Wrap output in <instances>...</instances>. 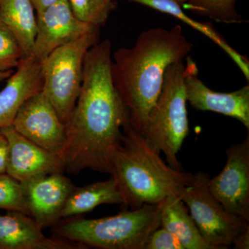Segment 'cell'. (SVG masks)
Wrapping results in <instances>:
<instances>
[{
  "instance_id": "6da1fadb",
  "label": "cell",
  "mask_w": 249,
  "mask_h": 249,
  "mask_svg": "<svg viewBox=\"0 0 249 249\" xmlns=\"http://www.w3.org/2000/svg\"><path fill=\"white\" fill-rule=\"evenodd\" d=\"M111 45L106 39L88 50L79 96L66 124L65 171L86 169L111 175L109 155L122 142L127 112L111 76Z\"/></svg>"
},
{
  "instance_id": "7a4b0ae2",
  "label": "cell",
  "mask_w": 249,
  "mask_h": 249,
  "mask_svg": "<svg viewBox=\"0 0 249 249\" xmlns=\"http://www.w3.org/2000/svg\"><path fill=\"white\" fill-rule=\"evenodd\" d=\"M193 47L181 26L176 25L142 31L133 47L114 52L111 76L127 112V124L142 133L161 91L167 69L182 61Z\"/></svg>"
},
{
  "instance_id": "3957f363",
  "label": "cell",
  "mask_w": 249,
  "mask_h": 249,
  "mask_svg": "<svg viewBox=\"0 0 249 249\" xmlns=\"http://www.w3.org/2000/svg\"><path fill=\"white\" fill-rule=\"evenodd\" d=\"M122 142L111 150L114 177L124 200L132 209L158 204L171 195L179 196L192 174L174 169L148 143L139 131L129 124L123 129Z\"/></svg>"
},
{
  "instance_id": "277c9868",
  "label": "cell",
  "mask_w": 249,
  "mask_h": 249,
  "mask_svg": "<svg viewBox=\"0 0 249 249\" xmlns=\"http://www.w3.org/2000/svg\"><path fill=\"white\" fill-rule=\"evenodd\" d=\"M160 203L145 204L109 217L68 219L56 226L54 232L60 238L85 247L145 249L149 237L160 227Z\"/></svg>"
},
{
  "instance_id": "5b68a950",
  "label": "cell",
  "mask_w": 249,
  "mask_h": 249,
  "mask_svg": "<svg viewBox=\"0 0 249 249\" xmlns=\"http://www.w3.org/2000/svg\"><path fill=\"white\" fill-rule=\"evenodd\" d=\"M184 76L183 60L168 67L160 96L142 132L151 147L164 154L168 164L178 170H183L178 155L189 133Z\"/></svg>"
},
{
  "instance_id": "8992f818",
  "label": "cell",
  "mask_w": 249,
  "mask_h": 249,
  "mask_svg": "<svg viewBox=\"0 0 249 249\" xmlns=\"http://www.w3.org/2000/svg\"><path fill=\"white\" fill-rule=\"evenodd\" d=\"M99 37L100 29L91 31L55 49L42 62V92L65 125L79 96L85 55Z\"/></svg>"
},
{
  "instance_id": "52a82bcc",
  "label": "cell",
  "mask_w": 249,
  "mask_h": 249,
  "mask_svg": "<svg viewBox=\"0 0 249 249\" xmlns=\"http://www.w3.org/2000/svg\"><path fill=\"white\" fill-rule=\"evenodd\" d=\"M209 178L204 172L192 174L178 196L205 240L215 249H229L237 235L249 229V222L224 209L210 191Z\"/></svg>"
},
{
  "instance_id": "ba28073f",
  "label": "cell",
  "mask_w": 249,
  "mask_h": 249,
  "mask_svg": "<svg viewBox=\"0 0 249 249\" xmlns=\"http://www.w3.org/2000/svg\"><path fill=\"white\" fill-rule=\"evenodd\" d=\"M12 126L31 142L62 158L67 143L66 125L42 91L23 103Z\"/></svg>"
},
{
  "instance_id": "9c48e42d",
  "label": "cell",
  "mask_w": 249,
  "mask_h": 249,
  "mask_svg": "<svg viewBox=\"0 0 249 249\" xmlns=\"http://www.w3.org/2000/svg\"><path fill=\"white\" fill-rule=\"evenodd\" d=\"M227 163L209 178L213 196L231 213L249 222V136L226 150Z\"/></svg>"
},
{
  "instance_id": "30bf717a",
  "label": "cell",
  "mask_w": 249,
  "mask_h": 249,
  "mask_svg": "<svg viewBox=\"0 0 249 249\" xmlns=\"http://www.w3.org/2000/svg\"><path fill=\"white\" fill-rule=\"evenodd\" d=\"M36 19L37 33L31 55L41 62L58 47L100 29L78 20L67 0H58L37 14Z\"/></svg>"
},
{
  "instance_id": "8fae6325",
  "label": "cell",
  "mask_w": 249,
  "mask_h": 249,
  "mask_svg": "<svg viewBox=\"0 0 249 249\" xmlns=\"http://www.w3.org/2000/svg\"><path fill=\"white\" fill-rule=\"evenodd\" d=\"M8 142L6 173L21 183L65 171L61 157L36 145L11 125L0 129Z\"/></svg>"
},
{
  "instance_id": "7c38bea8",
  "label": "cell",
  "mask_w": 249,
  "mask_h": 249,
  "mask_svg": "<svg viewBox=\"0 0 249 249\" xmlns=\"http://www.w3.org/2000/svg\"><path fill=\"white\" fill-rule=\"evenodd\" d=\"M197 75L196 62L187 58L184 76L187 102L196 110L213 111L237 119L249 130V85L232 92H217L208 88Z\"/></svg>"
},
{
  "instance_id": "4fadbf2b",
  "label": "cell",
  "mask_w": 249,
  "mask_h": 249,
  "mask_svg": "<svg viewBox=\"0 0 249 249\" xmlns=\"http://www.w3.org/2000/svg\"><path fill=\"white\" fill-rule=\"evenodd\" d=\"M22 184L29 215L42 229L60 219L64 206L76 187L63 173L51 174Z\"/></svg>"
},
{
  "instance_id": "5bb4252c",
  "label": "cell",
  "mask_w": 249,
  "mask_h": 249,
  "mask_svg": "<svg viewBox=\"0 0 249 249\" xmlns=\"http://www.w3.org/2000/svg\"><path fill=\"white\" fill-rule=\"evenodd\" d=\"M85 246L49 238L29 214L8 211L0 215V249H83Z\"/></svg>"
},
{
  "instance_id": "9a60e30c",
  "label": "cell",
  "mask_w": 249,
  "mask_h": 249,
  "mask_svg": "<svg viewBox=\"0 0 249 249\" xmlns=\"http://www.w3.org/2000/svg\"><path fill=\"white\" fill-rule=\"evenodd\" d=\"M17 69L0 91V129L11 125L23 103L43 88L42 62L31 55Z\"/></svg>"
},
{
  "instance_id": "2e32d148",
  "label": "cell",
  "mask_w": 249,
  "mask_h": 249,
  "mask_svg": "<svg viewBox=\"0 0 249 249\" xmlns=\"http://www.w3.org/2000/svg\"><path fill=\"white\" fill-rule=\"evenodd\" d=\"M160 205V227L173 234L183 249H215L205 240L179 196L171 195Z\"/></svg>"
},
{
  "instance_id": "e0dca14e",
  "label": "cell",
  "mask_w": 249,
  "mask_h": 249,
  "mask_svg": "<svg viewBox=\"0 0 249 249\" xmlns=\"http://www.w3.org/2000/svg\"><path fill=\"white\" fill-rule=\"evenodd\" d=\"M102 204L124 206V198L114 177L106 181L75 187L64 206L60 219L86 213Z\"/></svg>"
},
{
  "instance_id": "ac0fdd59",
  "label": "cell",
  "mask_w": 249,
  "mask_h": 249,
  "mask_svg": "<svg viewBox=\"0 0 249 249\" xmlns=\"http://www.w3.org/2000/svg\"><path fill=\"white\" fill-rule=\"evenodd\" d=\"M0 19L14 33L24 59L30 57L37 33L35 9L30 0H0Z\"/></svg>"
},
{
  "instance_id": "d6986e66",
  "label": "cell",
  "mask_w": 249,
  "mask_h": 249,
  "mask_svg": "<svg viewBox=\"0 0 249 249\" xmlns=\"http://www.w3.org/2000/svg\"><path fill=\"white\" fill-rule=\"evenodd\" d=\"M132 2L143 5L163 14L170 15L177 18L188 25L195 28L196 31L204 34L210 40L214 42L216 45L222 48L235 62L236 65L240 69L242 73L245 75L247 80L249 79V61L247 57L241 55L237 51L232 49L227 43L225 39L222 37L212 24L210 23H204L195 20L189 17L182 10L181 5L178 4L173 0H128Z\"/></svg>"
},
{
  "instance_id": "ffe728a7",
  "label": "cell",
  "mask_w": 249,
  "mask_h": 249,
  "mask_svg": "<svg viewBox=\"0 0 249 249\" xmlns=\"http://www.w3.org/2000/svg\"><path fill=\"white\" fill-rule=\"evenodd\" d=\"M236 2L237 0H188L185 4L195 14L207 16L215 22L242 24L245 21L236 11Z\"/></svg>"
},
{
  "instance_id": "44dd1931",
  "label": "cell",
  "mask_w": 249,
  "mask_h": 249,
  "mask_svg": "<svg viewBox=\"0 0 249 249\" xmlns=\"http://www.w3.org/2000/svg\"><path fill=\"white\" fill-rule=\"evenodd\" d=\"M75 17L80 22L101 27L116 8L114 1L106 0H67Z\"/></svg>"
},
{
  "instance_id": "7402d4cb",
  "label": "cell",
  "mask_w": 249,
  "mask_h": 249,
  "mask_svg": "<svg viewBox=\"0 0 249 249\" xmlns=\"http://www.w3.org/2000/svg\"><path fill=\"white\" fill-rule=\"evenodd\" d=\"M0 210L29 215L22 183L7 173L0 174Z\"/></svg>"
},
{
  "instance_id": "603a6c76",
  "label": "cell",
  "mask_w": 249,
  "mask_h": 249,
  "mask_svg": "<svg viewBox=\"0 0 249 249\" xmlns=\"http://www.w3.org/2000/svg\"><path fill=\"white\" fill-rule=\"evenodd\" d=\"M24 55L14 33L0 19V70H12L19 66Z\"/></svg>"
},
{
  "instance_id": "cb8c5ba5",
  "label": "cell",
  "mask_w": 249,
  "mask_h": 249,
  "mask_svg": "<svg viewBox=\"0 0 249 249\" xmlns=\"http://www.w3.org/2000/svg\"><path fill=\"white\" fill-rule=\"evenodd\" d=\"M145 249H183V247L173 234L160 227L149 237Z\"/></svg>"
},
{
  "instance_id": "d4e9b609",
  "label": "cell",
  "mask_w": 249,
  "mask_h": 249,
  "mask_svg": "<svg viewBox=\"0 0 249 249\" xmlns=\"http://www.w3.org/2000/svg\"><path fill=\"white\" fill-rule=\"evenodd\" d=\"M8 159V142L0 132V174L6 173Z\"/></svg>"
},
{
  "instance_id": "484cf974",
  "label": "cell",
  "mask_w": 249,
  "mask_h": 249,
  "mask_svg": "<svg viewBox=\"0 0 249 249\" xmlns=\"http://www.w3.org/2000/svg\"><path fill=\"white\" fill-rule=\"evenodd\" d=\"M232 245L236 249H249V229L242 232L234 239Z\"/></svg>"
},
{
  "instance_id": "4316f807",
  "label": "cell",
  "mask_w": 249,
  "mask_h": 249,
  "mask_svg": "<svg viewBox=\"0 0 249 249\" xmlns=\"http://www.w3.org/2000/svg\"><path fill=\"white\" fill-rule=\"evenodd\" d=\"M36 11V14H40L49 6L56 3L58 0H30Z\"/></svg>"
},
{
  "instance_id": "83f0119b",
  "label": "cell",
  "mask_w": 249,
  "mask_h": 249,
  "mask_svg": "<svg viewBox=\"0 0 249 249\" xmlns=\"http://www.w3.org/2000/svg\"><path fill=\"white\" fill-rule=\"evenodd\" d=\"M13 73H14L13 70H7V71L0 70V83L5 79H8Z\"/></svg>"
},
{
  "instance_id": "f1b7e54d",
  "label": "cell",
  "mask_w": 249,
  "mask_h": 249,
  "mask_svg": "<svg viewBox=\"0 0 249 249\" xmlns=\"http://www.w3.org/2000/svg\"><path fill=\"white\" fill-rule=\"evenodd\" d=\"M173 1H176L177 3H178V4L181 5V6H183L186 4L188 0H173Z\"/></svg>"
},
{
  "instance_id": "f546056e",
  "label": "cell",
  "mask_w": 249,
  "mask_h": 249,
  "mask_svg": "<svg viewBox=\"0 0 249 249\" xmlns=\"http://www.w3.org/2000/svg\"><path fill=\"white\" fill-rule=\"evenodd\" d=\"M107 1H114V0H106Z\"/></svg>"
}]
</instances>
